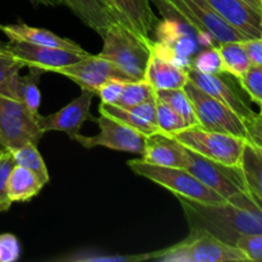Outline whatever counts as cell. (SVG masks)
I'll return each instance as SVG.
<instances>
[{
    "label": "cell",
    "mask_w": 262,
    "mask_h": 262,
    "mask_svg": "<svg viewBox=\"0 0 262 262\" xmlns=\"http://www.w3.org/2000/svg\"><path fill=\"white\" fill-rule=\"evenodd\" d=\"M191 232H206L235 246L242 235L262 234V202L248 191L238 192L222 204H204L177 196Z\"/></svg>",
    "instance_id": "6da1fadb"
},
{
    "label": "cell",
    "mask_w": 262,
    "mask_h": 262,
    "mask_svg": "<svg viewBox=\"0 0 262 262\" xmlns=\"http://www.w3.org/2000/svg\"><path fill=\"white\" fill-rule=\"evenodd\" d=\"M101 37L104 45L99 56L112 61L132 81L145 79L155 45L150 37L138 35L120 22L112 23Z\"/></svg>",
    "instance_id": "7a4b0ae2"
},
{
    "label": "cell",
    "mask_w": 262,
    "mask_h": 262,
    "mask_svg": "<svg viewBox=\"0 0 262 262\" xmlns=\"http://www.w3.org/2000/svg\"><path fill=\"white\" fill-rule=\"evenodd\" d=\"M128 166L137 176L150 179L154 183L173 192L176 196L186 197L204 204H222L225 201L224 197L205 186L187 169L155 165L146 163L142 159L128 161Z\"/></svg>",
    "instance_id": "3957f363"
},
{
    "label": "cell",
    "mask_w": 262,
    "mask_h": 262,
    "mask_svg": "<svg viewBox=\"0 0 262 262\" xmlns=\"http://www.w3.org/2000/svg\"><path fill=\"white\" fill-rule=\"evenodd\" d=\"M184 147L228 166H239L246 138L192 125L173 135Z\"/></svg>",
    "instance_id": "277c9868"
},
{
    "label": "cell",
    "mask_w": 262,
    "mask_h": 262,
    "mask_svg": "<svg viewBox=\"0 0 262 262\" xmlns=\"http://www.w3.org/2000/svg\"><path fill=\"white\" fill-rule=\"evenodd\" d=\"M173 10L201 36L217 43L248 40L243 33L225 22L206 0H158Z\"/></svg>",
    "instance_id": "5b68a950"
},
{
    "label": "cell",
    "mask_w": 262,
    "mask_h": 262,
    "mask_svg": "<svg viewBox=\"0 0 262 262\" xmlns=\"http://www.w3.org/2000/svg\"><path fill=\"white\" fill-rule=\"evenodd\" d=\"M191 100L199 125L209 130L228 133L247 140L245 120L230 107L202 91L199 86L188 81L183 86Z\"/></svg>",
    "instance_id": "8992f818"
},
{
    "label": "cell",
    "mask_w": 262,
    "mask_h": 262,
    "mask_svg": "<svg viewBox=\"0 0 262 262\" xmlns=\"http://www.w3.org/2000/svg\"><path fill=\"white\" fill-rule=\"evenodd\" d=\"M37 118L18 100L0 95V146L13 151L28 142L37 145L43 135Z\"/></svg>",
    "instance_id": "52a82bcc"
},
{
    "label": "cell",
    "mask_w": 262,
    "mask_h": 262,
    "mask_svg": "<svg viewBox=\"0 0 262 262\" xmlns=\"http://www.w3.org/2000/svg\"><path fill=\"white\" fill-rule=\"evenodd\" d=\"M187 148V147H186ZM187 170L225 200L247 191L239 166H228L187 148Z\"/></svg>",
    "instance_id": "ba28073f"
},
{
    "label": "cell",
    "mask_w": 262,
    "mask_h": 262,
    "mask_svg": "<svg viewBox=\"0 0 262 262\" xmlns=\"http://www.w3.org/2000/svg\"><path fill=\"white\" fill-rule=\"evenodd\" d=\"M92 120L99 125V135L83 136L78 133L74 136L73 141H77L84 148L102 146L110 150L137 154L142 156L146 142L145 135L106 115L100 114L99 118H92Z\"/></svg>",
    "instance_id": "9c48e42d"
},
{
    "label": "cell",
    "mask_w": 262,
    "mask_h": 262,
    "mask_svg": "<svg viewBox=\"0 0 262 262\" xmlns=\"http://www.w3.org/2000/svg\"><path fill=\"white\" fill-rule=\"evenodd\" d=\"M8 53L12 54L23 67L40 72H54L58 68L71 66L90 55L87 51H74L68 49L35 45L19 40L7 42Z\"/></svg>",
    "instance_id": "30bf717a"
},
{
    "label": "cell",
    "mask_w": 262,
    "mask_h": 262,
    "mask_svg": "<svg viewBox=\"0 0 262 262\" xmlns=\"http://www.w3.org/2000/svg\"><path fill=\"white\" fill-rule=\"evenodd\" d=\"M55 73L63 74L81 86L96 95V91L109 79L132 81L129 76L120 71L112 61L99 55H87L82 60L63 68L55 69Z\"/></svg>",
    "instance_id": "8fae6325"
},
{
    "label": "cell",
    "mask_w": 262,
    "mask_h": 262,
    "mask_svg": "<svg viewBox=\"0 0 262 262\" xmlns=\"http://www.w3.org/2000/svg\"><path fill=\"white\" fill-rule=\"evenodd\" d=\"M94 95V92L90 90L82 89L81 95L77 99H74L73 101L54 114L46 115V117L38 114L37 122L41 130L43 133L51 132V130L64 132L68 135L71 140H73L74 136L79 133L83 123L92 118L90 114V107H91Z\"/></svg>",
    "instance_id": "7c38bea8"
},
{
    "label": "cell",
    "mask_w": 262,
    "mask_h": 262,
    "mask_svg": "<svg viewBox=\"0 0 262 262\" xmlns=\"http://www.w3.org/2000/svg\"><path fill=\"white\" fill-rule=\"evenodd\" d=\"M188 262H246L247 256L237 247L206 232H191L183 241Z\"/></svg>",
    "instance_id": "4fadbf2b"
},
{
    "label": "cell",
    "mask_w": 262,
    "mask_h": 262,
    "mask_svg": "<svg viewBox=\"0 0 262 262\" xmlns=\"http://www.w3.org/2000/svg\"><path fill=\"white\" fill-rule=\"evenodd\" d=\"M210 7L247 38L262 37V14L243 0H206Z\"/></svg>",
    "instance_id": "5bb4252c"
},
{
    "label": "cell",
    "mask_w": 262,
    "mask_h": 262,
    "mask_svg": "<svg viewBox=\"0 0 262 262\" xmlns=\"http://www.w3.org/2000/svg\"><path fill=\"white\" fill-rule=\"evenodd\" d=\"M142 160L170 168H187V148L173 136L158 132L146 136Z\"/></svg>",
    "instance_id": "9a60e30c"
},
{
    "label": "cell",
    "mask_w": 262,
    "mask_h": 262,
    "mask_svg": "<svg viewBox=\"0 0 262 262\" xmlns=\"http://www.w3.org/2000/svg\"><path fill=\"white\" fill-rule=\"evenodd\" d=\"M188 79L193 82L196 86H199L202 91L209 94L214 99L219 100L223 104L237 113L241 118L251 117L253 114V110L247 106L245 101L239 97V95L219 77V74H206L196 71L193 68L188 69Z\"/></svg>",
    "instance_id": "2e32d148"
},
{
    "label": "cell",
    "mask_w": 262,
    "mask_h": 262,
    "mask_svg": "<svg viewBox=\"0 0 262 262\" xmlns=\"http://www.w3.org/2000/svg\"><path fill=\"white\" fill-rule=\"evenodd\" d=\"M118 22L128 26L138 35L150 37L158 23L151 0H112Z\"/></svg>",
    "instance_id": "e0dca14e"
},
{
    "label": "cell",
    "mask_w": 262,
    "mask_h": 262,
    "mask_svg": "<svg viewBox=\"0 0 262 262\" xmlns=\"http://www.w3.org/2000/svg\"><path fill=\"white\" fill-rule=\"evenodd\" d=\"M145 79L155 91L182 89L188 81V69L182 68L173 61L158 55L154 50L148 61Z\"/></svg>",
    "instance_id": "ac0fdd59"
},
{
    "label": "cell",
    "mask_w": 262,
    "mask_h": 262,
    "mask_svg": "<svg viewBox=\"0 0 262 262\" xmlns=\"http://www.w3.org/2000/svg\"><path fill=\"white\" fill-rule=\"evenodd\" d=\"M2 31L9 37V40H19L30 43H35V45L68 49V50L74 51H83L81 45H78L76 41L60 37V36L55 35V33L49 30L31 27V26L25 25V23L3 26Z\"/></svg>",
    "instance_id": "d6986e66"
},
{
    "label": "cell",
    "mask_w": 262,
    "mask_h": 262,
    "mask_svg": "<svg viewBox=\"0 0 262 262\" xmlns=\"http://www.w3.org/2000/svg\"><path fill=\"white\" fill-rule=\"evenodd\" d=\"M72 12L91 30L102 35L112 23L118 22L114 13L102 0H63Z\"/></svg>",
    "instance_id": "ffe728a7"
},
{
    "label": "cell",
    "mask_w": 262,
    "mask_h": 262,
    "mask_svg": "<svg viewBox=\"0 0 262 262\" xmlns=\"http://www.w3.org/2000/svg\"><path fill=\"white\" fill-rule=\"evenodd\" d=\"M239 168L247 191L262 202V150L250 140H246Z\"/></svg>",
    "instance_id": "44dd1931"
},
{
    "label": "cell",
    "mask_w": 262,
    "mask_h": 262,
    "mask_svg": "<svg viewBox=\"0 0 262 262\" xmlns=\"http://www.w3.org/2000/svg\"><path fill=\"white\" fill-rule=\"evenodd\" d=\"M42 187L32 171L15 164L8 179V196L12 202H27L37 196Z\"/></svg>",
    "instance_id": "7402d4cb"
},
{
    "label": "cell",
    "mask_w": 262,
    "mask_h": 262,
    "mask_svg": "<svg viewBox=\"0 0 262 262\" xmlns=\"http://www.w3.org/2000/svg\"><path fill=\"white\" fill-rule=\"evenodd\" d=\"M216 48L222 59L223 73L232 74L239 79L251 68V61L243 41L217 43Z\"/></svg>",
    "instance_id": "603a6c76"
},
{
    "label": "cell",
    "mask_w": 262,
    "mask_h": 262,
    "mask_svg": "<svg viewBox=\"0 0 262 262\" xmlns=\"http://www.w3.org/2000/svg\"><path fill=\"white\" fill-rule=\"evenodd\" d=\"M41 74L42 72L30 69V73L26 76L17 74L13 81L14 99L22 102L33 114H38V109L41 105V92L37 84Z\"/></svg>",
    "instance_id": "cb8c5ba5"
},
{
    "label": "cell",
    "mask_w": 262,
    "mask_h": 262,
    "mask_svg": "<svg viewBox=\"0 0 262 262\" xmlns=\"http://www.w3.org/2000/svg\"><path fill=\"white\" fill-rule=\"evenodd\" d=\"M12 154L17 165H20L32 171L40 179V182L43 186L49 183L50 176H49L48 168H46L45 163H43L42 156L38 152L36 143H26V145L13 150Z\"/></svg>",
    "instance_id": "d4e9b609"
},
{
    "label": "cell",
    "mask_w": 262,
    "mask_h": 262,
    "mask_svg": "<svg viewBox=\"0 0 262 262\" xmlns=\"http://www.w3.org/2000/svg\"><path fill=\"white\" fill-rule=\"evenodd\" d=\"M155 95L156 100L163 101L164 104L170 106L174 112L178 113L188 127L199 124L191 100L188 99L183 87L173 90H160V91H156Z\"/></svg>",
    "instance_id": "484cf974"
},
{
    "label": "cell",
    "mask_w": 262,
    "mask_h": 262,
    "mask_svg": "<svg viewBox=\"0 0 262 262\" xmlns=\"http://www.w3.org/2000/svg\"><path fill=\"white\" fill-rule=\"evenodd\" d=\"M99 113L102 115H106V117L113 118V119L118 120V122L123 123V124L128 125V127L133 128V129L138 130V132H141L145 136H148L151 133H155L159 130V128L156 125L150 124V123L143 120L142 118L136 115L130 110L122 106H118V105L104 104V102H101L99 106Z\"/></svg>",
    "instance_id": "4316f807"
},
{
    "label": "cell",
    "mask_w": 262,
    "mask_h": 262,
    "mask_svg": "<svg viewBox=\"0 0 262 262\" xmlns=\"http://www.w3.org/2000/svg\"><path fill=\"white\" fill-rule=\"evenodd\" d=\"M155 92L156 91L152 89V86L146 79L127 81L124 82V86H123L122 94H120L117 105L129 109V107L136 106L141 102L156 99Z\"/></svg>",
    "instance_id": "83f0119b"
},
{
    "label": "cell",
    "mask_w": 262,
    "mask_h": 262,
    "mask_svg": "<svg viewBox=\"0 0 262 262\" xmlns=\"http://www.w3.org/2000/svg\"><path fill=\"white\" fill-rule=\"evenodd\" d=\"M22 68H25L23 64L12 54L8 51H0V95L14 99L13 81Z\"/></svg>",
    "instance_id": "f1b7e54d"
},
{
    "label": "cell",
    "mask_w": 262,
    "mask_h": 262,
    "mask_svg": "<svg viewBox=\"0 0 262 262\" xmlns=\"http://www.w3.org/2000/svg\"><path fill=\"white\" fill-rule=\"evenodd\" d=\"M156 125L160 132L170 136L188 128L187 123L178 113L159 100H156Z\"/></svg>",
    "instance_id": "f546056e"
},
{
    "label": "cell",
    "mask_w": 262,
    "mask_h": 262,
    "mask_svg": "<svg viewBox=\"0 0 262 262\" xmlns=\"http://www.w3.org/2000/svg\"><path fill=\"white\" fill-rule=\"evenodd\" d=\"M14 165L12 151L7 148L0 150V212L8 211L13 204L8 196V179Z\"/></svg>",
    "instance_id": "4dcf8cb0"
},
{
    "label": "cell",
    "mask_w": 262,
    "mask_h": 262,
    "mask_svg": "<svg viewBox=\"0 0 262 262\" xmlns=\"http://www.w3.org/2000/svg\"><path fill=\"white\" fill-rule=\"evenodd\" d=\"M189 68H193L196 71L201 72V73L206 74H222V59H220V54L217 51L216 46L215 48H209L207 50H204L202 53H200L192 60Z\"/></svg>",
    "instance_id": "1f68e13d"
},
{
    "label": "cell",
    "mask_w": 262,
    "mask_h": 262,
    "mask_svg": "<svg viewBox=\"0 0 262 262\" xmlns=\"http://www.w3.org/2000/svg\"><path fill=\"white\" fill-rule=\"evenodd\" d=\"M239 82L248 96L260 105L262 112V68L251 66V68L241 77Z\"/></svg>",
    "instance_id": "d6a6232c"
},
{
    "label": "cell",
    "mask_w": 262,
    "mask_h": 262,
    "mask_svg": "<svg viewBox=\"0 0 262 262\" xmlns=\"http://www.w3.org/2000/svg\"><path fill=\"white\" fill-rule=\"evenodd\" d=\"M235 246L247 256L248 261L262 262V234L242 235Z\"/></svg>",
    "instance_id": "836d02e7"
},
{
    "label": "cell",
    "mask_w": 262,
    "mask_h": 262,
    "mask_svg": "<svg viewBox=\"0 0 262 262\" xmlns=\"http://www.w3.org/2000/svg\"><path fill=\"white\" fill-rule=\"evenodd\" d=\"M20 256V246L13 234H0V262H14Z\"/></svg>",
    "instance_id": "e575fe53"
},
{
    "label": "cell",
    "mask_w": 262,
    "mask_h": 262,
    "mask_svg": "<svg viewBox=\"0 0 262 262\" xmlns=\"http://www.w3.org/2000/svg\"><path fill=\"white\" fill-rule=\"evenodd\" d=\"M124 82L127 81H120V79H109V81L105 82V83L97 90L96 95L101 99V102H104V104L117 105L118 100H119L120 97V94H122Z\"/></svg>",
    "instance_id": "d590c367"
},
{
    "label": "cell",
    "mask_w": 262,
    "mask_h": 262,
    "mask_svg": "<svg viewBox=\"0 0 262 262\" xmlns=\"http://www.w3.org/2000/svg\"><path fill=\"white\" fill-rule=\"evenodd\" d=\"M243 120L247 129V140L257 145L262 150V112L253 113L251 117Z\"/></svg>",
    "instance_id": "8d00e7d4"
},
{
    "label": "cell",
    "mask_w": 262,
    "mask_h": 262,
    "mask_svg": "<svg viewBox=\"0 0 262 262\" xmlns=\"http://www.w3.org/2000/svg\"><path fill=\"white\" fill-rule=\"evenodd\" d=\"M251 66L262 68V37L248 38L243 41Z\"/></svg>",
    "instance_id": "74e56055"
},
{
    "label": "cell",
    "mask_w": 262,
    "mask_h": 262,
    "mask_svg": "<svg viewBox=\"0 0 262 262\" xmlns=\"http://www.w3.org/2000/svg\"><path fill=\"white\" fill-rule=\"evenodd\" d=\"M243 2H246L248 5H251L252 8H255V9L258 10V12H261L262 10L261 0H243Z\"/></svg>",
    "instance_id": "f35d334b"
},
{
    "label": "cell",
    "mask_w": 262,
    "mask_h": 262,
    "mask_svg": "<svg viewBox=\"0 0 262 262\" xmlns=\"http://www.w3.org/2000/svg\"><path fill=\"white\" fill-rule=\"evenodd\" d=\"M102 2H104V4L106 5V7L109 8V9L112 10L113 13H114L115 18H117V14H115V10H114V7H113V3H112V0H102ZM117 20H118V18H117Z\"/></svg>",
    "instance_id": "ab89813d"
},
{
    "label": "cell",
    "mask_w": 262,
    "mask_h": 262,
    "mask_svg": "<svg viewBox=\"0 0 262 262\" xmlns=\"http://www.w3.org/2000/svg\"><path fill=\"white\" fill-rule=\"evenodd\" d=\"M0 51H8L7 50V42H3V41H0Z\"/></svg>",
    "instance_id": "60d3db41"
},
{
    "label": "cell",
    "mask_w": 262,
    "mask_h": 262,
    "mask_svg": "<svg viewBox=\"0 0 262 262\" xmlns=\"http://www.w3.org/2000/svg\"><path fill=\"white\" fill-rule=\"evenodd\" d=\"M2 27H3V25H0V31H2Z\"/></svg>",
    "instance_id": "b9f144b4"
},
{
    "label": "cell",
    "mask_w": 262,
    "mask_h": 262,
    "mask_svg": "<svg viewBox=\"0 0 262 262\" xmlns=\"http://www.w3.org/2000/svg\"><path fill=\"white\" fill-rule=\"evenodd\" d=\"M261 5H262V0H261ZM261 14H262V10H261Z\"/></svg>",
    "instance_id": "7bdbcfd3"
}]
</instances>
